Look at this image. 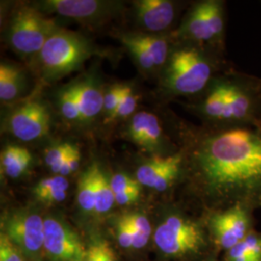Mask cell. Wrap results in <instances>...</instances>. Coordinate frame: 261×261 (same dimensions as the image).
I'll use <instances>...</instances> for the list:
<instances>
[{
  "instance_id": "7",
  "label": "cell",
  "mask_w": 261,
  "mask_h": 261,
  "mask_svg": "<svg viewBox=\"0 0 261 261\" xmlns=\"http://www.w3.org/2000/svg\"><path fill=\"white\" fill-rule=\"evenodd\" d=\"M44 249L56 261H84L86 254L77 234L55 218L45 220Z\"/></svg>"
},
{
  "instance_id": "13",
  "label": "cell",
  "mask_w": 261,
  "mask_h": 261,
  "mask_svg": "<svg viewBox=\"0 0 261 261\" xmlns=\"http://www.w3.org/2000/svg\"><path fill=\"white\" fill-rule=\"evenodd\" d=\"M95 167V196L96 204L95 212L98 214H103L110 211L115 203V194L112 190L111 181L103 174L98 165L94 164Z\"/></svg>"
},
{
  "instance_id": "27",
  "label": "cell",
  "mask_w": 261,
  "mask_h": 261,
  "mask_svg": "<svg viewBox=\"0 0 261 261\" xmlns=\"http://www.w3.org/2000/svg\"><path fill=\"white\" fill-rule=\"evenodd\" d=\"M211 226H212L217 242L219 243V245L222 246L224 249L230 250L235 245L241 242L235 236V234L225 224H223L216 216H214L211 220Z\"/></svg>"
},
{
  "instance_id": "5",
  "label": "cell",
  "mask_w": 261,
  "mask_h": 261,
  "mask_svg": "<svg viewBox=\"0 0 261 261\" xmlns=\"http://www.w3.org/2000/svg\"><path fill=\"white\" fill-rule=\"evenodd\" d=\"M154 241L164 253L177 256L199 250L203 238L196 224L178 216H170L157 227Z\"/></svg>"
},
{
  "instance_id": "6",
  "label": "cell",
  "mask_w": 261,
  "mask_h": 261,
  "mask_svg": "<svg viewBox=\"0 0 261 261\" xmlns=\"http://www.w3.org/2000/svg\"><path fill=\"white\" fill-rule=\"evenodd\" d=\"M4 234L8 236L19 251L35 257L45 240V220L35 213L21 212L11 215L4 222Z\"/></svg>"
},
{
  "instance_id": "9",
  "label": "cell",
  "mask_w": 261,
  "mask_h": 261,
  "mask_svg": "<svg viewBox=\"0 0 261 261\" xmlns=\"http://www.w3.org/2000/svg\"><path fill=\"white\" fill-rule=\"evenodd\" d=\"M44 6L49 12L80 20L102 19L112 12V2L96 0H47Z\"/></svg>"
},
{
  "instance_id": "30",
  "label": "cell",
  "mask_w": 261,
  "mask_h": 261,
  "mask_svg": "<svg viewBox=\"0 0 261 261\" xmlns=\"http://www.w3.org/2000/svg\"><path fill=\"white\" fill-rule=\"evenodd\" d=\"M0 261H23L19 248L4 233L0 236Z\"/></svg>"
},
{
  "instance_id": "11",
  "label": "cell",
  "mask_w": 261,
  "mask_h": 261,
  "mask_svg": "<svg viewBox=\"0 0 261 261\" xmlns=\"http://www.w3.org/2000/svg\"><path fill=\"white\" fill-rule=\"evenodd\" d=\"M129 135L134 142L143 148H156L162 139V128L158 117L147 112L134 115L130 122Z\"/></svg>"
},
{
  "instance_id": "28",
  "label": "cell",
  "mask_w": 261,
  "mask_h": 261,
  "mask_svg": "<svg viewBox=\"0 0 261 261\" xmlns=\"http://www.w3.org/2000/svg\"><path fill=\"white\" fill-rule=\"evenodd\" d=\"M138 106V96L133 93L130 87L127 88L118 107L109 115V120H114L119 117H127L135 112Z\"/></svg>"
},
{
  "instance_id": "39",
  "label": "cell",
  "mask_w": 261,
  "mask_h": 261,
  "mask_svg": "<svg viewBox=\"0 0 261 261\" xmlns=\"http://www.w3.org/2000/svg\"><path fill=\"white\" fill-rule=\"evenodd\" d=\"M80 160H81V153H80L79 148L75 147V150L72 152V154L68 158L64 168H62V170L60 171V173H59L60 176H66V175H69L70 173L75 171L79 168Z\"/></svg>"
},
{
  "instance_id": "1",
  "label": "cell",
  "mask_w": 261,
  "mask_h": 261,
  "mask_svg": "<svg viewBox=\"0 0 261 261\" xmlns=\"http://www.w3.org/2000/svg\"><path fill=\"white\" fill-rule=\"evenodd\" d=\"M208 187L218 194H244L261 188V134L235 129L213 137L196 154Z\"/></svg>"
},
{
  "instance_id": "2",
  "label": "cell",
  "mask_w": 261,
  "mask_h": 261,
  "mask_svg": "<svg viewBox=\"0 0 261 261\" xmlns=\"http://www.w3.org/2000/svg\"><path fill=\"white\" fill-rule=\"evenodd\" d=\"M90 56L91 48L84 38L58 28L39 53L45 73L55 77L75 71Z\"/></svg>"
},
{
  "instance_id": "32",
  "label": "cell",
  "mask_w": 261,
  "mask_h": 261,
  "mask_svg": "<svg viewBox=\"0 0 261 261\" xmlns=\"http://www.w3.org/2000/svg\"><path fill=\"white\" fill-rule=\"evenodd\" d=\"M116 232H117V240L121 247L125 249L133 248V244H134L133 228L130 224L126 221L124 216L121 217L117 222Z\"/></svg>"
},
{
  "instance_id": "19",
  "label": "cell",
  "mask_w": 261,
  "mask_h": 261,
  "mask_svg": "<svg viewBox=\"0 0 261 261\" xmlns=\"http://www.w3.org/2000/svg\"><path fill=\"white\" fill-rule=\"evenodd\" d=\"M172 156L152 159L141 165L137 171V180L143 186L153 188L160 174L168 167Z\"/></svg>"
},
{
  "instance_id": "36",
  "label": "cell",
  "mask_w": 261,
  "mask_h": 261,
  "mask_svg": "<svg viewBox=\"0 0 261 261\" xmlns=\"http://www.w3.org/2000/svg\"><path fill=\"white\" fill-rule=\"evenodd\" d=\"M242 241L252 259L261 261V238L253 234H250L247 235Z\"/></svg>"
},
{
  "instance_id": "33",
  "label": "cell",
  "mask_w": 261,
  "mask_h": 261,
  "mask_svg": "<svg viewBox=\"0 0 261 261\" xmlns=\"http://www.w3.org/2000/svg\"><path fill=\"white\" fill-rule=\"evenodd\" d=\"M111 185L114 194H119L128 192L133 189L140 188V184L138 180L129 177L123 173H117L111 179Z\"/></svg>"
},
{
  "instance_id": "37",
  "label": "cell",
  "mask_w": 261,
  "mask_h": 261,
  "mask_svg": "<svg viewBox=\"0 0 261 261\" xmlns=\"http://www.w3.org/2000/svg\"><path fill=\"white\" fill-rule=\"evenodd\" d=\"M227 257L228 261H255L253 260L252 256L249 254L243 241L238 243L233 248L228 250Z\"/></svg>"
},
{
  "instance_id": "18",
  "label": "cell",
  "mask_w": 261,
  "mask_h": 261,
  "mask_svg": "<svg viewBox=\"0 0 261 261\" xmlns=\"http://www.w3.org/2000/svg\"><path fill=\"white\" fill-rule=\"evenodd\" d=\"M216 217L225 224L240 241L247 236L249 220L241 207L236 206L225 212L216 215Z\"/></svg>"
},
{
  "instance_id": "24",
  "label": "cell",
  "mask_w": 261,
  "mask_h": 261,
  "mask_svg": "<svg viewBox=\"0 0 261 261\" xmlns=\"http://www.w3.org/2000/svg\"><path fill=\"white\" fill-rule=\"evenodd\" d=\"M60 110L62 115L70 121H83L80 106L71 87H68L60 95Z\"/></svg>"
},
{
  "instance_id": "26",
  "label": "cell",
  "mask_w": 261,
  "mask_h": 261,
  "mask_svg": "<svg viewBox=\"0 0 261 261\" xmlns=\"http://www.w3.org/2000/svg\"><path fill=\"white\" fill-rule=\"evenodd\" d=\"M201 4L214 37L221 35L224 30V18L221 4L216 1H205Z\"/></svg>"
},
{
  "instance_id": "40",
  "label": "cell",
  "mask_w": 261,
  "mask_h": 261,
  "mask_svg": "<svg viewBox=\"0 0 261 261\" xmlns=\"http://www.w3.org/2000/svg\"><path fill=\"white\" fill-rule=\"evenodd\" d=\"M66 197H67V191L55 190V191H51L46 195L39 197L38 199L40 201L46 203V204H53V203H57V202L63 201Z\"/></svg>"
},
{
  "instance_id": "38",
  "label": "cell",
  "mask_w": 261,
  "mask_h": 261,
  "mask_svg": "<svg viewBox=\"0 0 261 261\" xmlns=\"http://www.w3.org/2000/svg\"><path fill=\"white\" fill-rule=\"evenodd\" d=\"M140 188L133 189L128 192L119 193L115 195V203L119 205H129L137 201L140 197Z\"/></svg>"
},
{
  "instance_id": "29",
  "label": "cell",
  "mask_w": 261,
  "mask_h": 261,
  "mask_svg": "<svg viewBox=\"0 0 261 261\" xmlns=\"http://www.w3.org/2000/svg\"><path fill=\"white\" fill-rule=\"evenodd\" d=\"M69 183L64 176H55V177L45 178L38 183L33 190L35 196L39 198L47 193L55 190H64L68 191Z\"/></svg>"
},
{
  "instance_id": "20",
  "label": "cell",
  "mask_w": 261,
  "mask_h": 261,
  "mask_svg": "<svg viewBox=\"0 0 261 261\" xmlns=\"http://www.w3.org/2000/svg\"><path fill=\"white\" fill-rule=\"evenodd\" d=\"M205 112L211 117L220 120H231L227 109L224 85L216 87L206 99Z\"/></svg>"
},
{
  "instance_id": "31",
  "label": "cell",
  "mask_w": 261,
  "mask_h": 261,
  "mask_svg": "<svg viewBox=\"0 0 261 261\" xmlns=\"http://www.w3.org/2000/svg\"><path fill=\"white\" fill-rule=\"evenodd\" d=\"M128 86L116 85L110 89V91L105 95L103 98V108L109 115L118 107L124 94L126 92Z\"/></svg>"
},
{
  "instance_id": "21",
  "label": "cell",
  "mask_w": 261,
  "mask_h": 261,
  "mask_svg": "<svg viewBox=\"0 0 261 261\" xmlns=\"http://www.w3.org/2000/svg\"><path fill=\"white\" fill-rule=\"evenodd\" d=\"M124 218L130 224L134 232V244L133 248L141 249L146 246L151 236V224L146 217L143 215L133 214L125 215Z\"/></svg>"
},
{
  "instance_id": "41",
  "label": "cell",
  "mask_w": 261,
  "mask_h": 261,
  "mask_svg": "<svg viewBox=\"0 0 261 261\" xmlns=\"http://www.w3.org/2000/svg\"><path fill=\"white\" fill-rule=\"evenodd\" d=\"M84 261H103L101 257L99 242L95 243L92 246L89 247L88 250H86V254Z\"/></svg>"
},
{
  "instance_id": "8",
  "label": "cell",
  "mask_w": 261,
  "mask_h": 261,
  "mask_svg": "<svg viewBox=\"0 0 261 261\" xmlns=\"http://www.w3.org/2000/svg\"><path fill=\"white\" fill-rule=\"evenodd\" d=\"M49 123L50 116L47 108L40 102L31 101L13 112L9 128L17 139L31 141L45 137L49 130Z\"/></svg>"
},
{
  "instance_id": "17",
  "label": "cell",
  "mask_w": 261,
  "mask_h": 261,
  "mask_svg": "<svg viewBox=\"0 0 261 261\" xmlns=\"http://www.w3.org/2000/svg\"><path fill=\"white\" fill-rule=\"evenodd\" d=\"M185 28L190 37L194 38L196 40L207 41L214 38L206 19L205 12L201 3L197 5L192 12L190 18L187 20Z\"/></svg>"
},
{
  "instance_id": "25",
  "label": "cell",
  "mask_w": 261,
  "mask_h": 261,
  "mask_svg": "<svg viewBox=\"0 0 261 261\" xmlns=\"http://www.w3.org/2000/svg\"><path fill=\"white\" fill-rule=\"evenodd\" d=\"M121 40L123 44L130 50L132 56L135 57V59L140 64V67H142L143 69H151L155 67L148 51L137 40L136 36L125 35L122 36Z\"/></svg>"
},
{
  "instance_id": "42",
  "label": "cell",
  "mask_w": 261,
  "mask_h": 261,
  "mask_svg": "<svg viewBox=\"0 0 261 261\" xmlns=\"http://www.w3.org/2000/svg\"><path fill=\"white\" fill-rule=\"evenodd\" d=\"M100 252H101V257L103 261H116V257L114 252L109 245V243L106 241H100Z\"/></svg>"
},
{
  "instance_id": "34",
  "label": "cell",
  "mask_w": 261,
  "mask_h": 261,
  "mask_svg": "<svg viewBox=\"0 0 261 261\" xmlns=\"http://www.w3.org/2000/svg\"><path fill=\"white\" fill-rule=\"evenodd\" d=\"M32 161V156L28 149H24L19 158L9 168L4 169L5 173L11 178H18L29 168Z\"/></svg>"
},
{
  "instance_id": "15",
  "label": "cell",
  "mask_w": 261,
  "mask_h": 261,
  "mask_svg": "<svg viewBox=\"0 0 261 261\" xmlns=\"http://www.w3.org/2000/svg\"><path fill=\"white\" fill-rule=\"evenodd\" d=\"M77 202L85 212L95 211V167L92 165L79 180L77 185Z\"/></svg>"
},
{
  "instance_id": "3",
  "label": "cell",
  "mask_w": 261,
  "mask_h": 261,
  "mask_svg": "<svg viewBox=\"0 0 261 261\" xmlns=\"http://www.w3.org/2000/svg\"><path fill=\"white\" fill-rule=\"evenodd\" d=\"M211 75L209 63L197 50L180 49L174 53L167 71V85L178 94H195L201 91Z\"/></svg>"
},
{
  "instance_id": "22",
  "label": "cell",
  "mask_w": 261,
  "mask_h": 261,
  "mask_svg": "<svg viewBox=\"0 0 261 261\" xmlns=\"http://www.w3.org/2000/svg\"><path fill=\"white\" fill-rule=\"evenodd\" d=\"M75 147V145L64 142L47 149L45 156L47 166L55 173L59 174Z\"/></svg>"
},
{
  "instance_id": "4",
  "label": "cell",
  "mask_w": 261,
  "mask_h": 261,
  "mask_svg": "<svg viewBox=\"0 0 261 261\" xmlns=\"http://www.w3.org/2000/svg\"><path fill=\"white\" fill-rule=\"evenodd\" d=\"M56 28L53 20L43 17L36 10L22 8L12 19L10 44L23 55L40 53Z\"/></svg>"
},
{
  "instance_id": "35",
  "label": "cell",
  "mask_w": 261,
  "mask_h": 261,
  "mask_svg": "<svg viewBox=\"0 0 261 261\" xmlns=\"http://www.w3.org/2000/svg\"><path fill=\"white\" fill-rule=\"evenodd\" d=\"M25 148L15 146V145H8L1 153V167L3 169H6L12 166L19 156L22 154Z\"/></svg>"
},
{
  "instance_id": "12",
  "label": "cell",
  "mask_w": 261,
  "mask_h": 261,
  "mask_svg": "<svg viewBox=\"0 0 261 261\" xmlns=\"http://www.w3.org/2000/svg\"><path fill=\"white\" fill-rule=\"evenodd\" d=\"M80 106L83 119H91L98 115L103 108V96L101 90L91 82L86 81L71 86Z\"/></svg>"
},
{
  "instance_id": "16",
  "label": "cell",
  "mask_w": 261,
  "mask_h": 261,
  "mask_svg": "<svg viewBox=\"0 0 261 261\" xmlns=\"http://www.w3.org/2000/svg\"><path fill=\"white\" fill-rule=\"evenodd\" d=\"M21 75L19 70L13 66H0V98L2 101L14 100L20 90Z\"/></svg>"
},
{
  "instance_id": "14",
  "label": "cell",
  "mask_w": 261,
  "mask_h": 261,
  "mask_svg": "<svg viewBox=\"0 0 261 261\" xmlns=\"http://www.w3.org/2000/svg\"><path fill=\"white\" fill-rule=\"evenodd\" d=\"M224 95L231 120L246 119L251 110V102L248 96L239 88L232 85H224Z\"/></svg>"
},
{
  "instance_id": "23",
  "label": "cell",
  "mask_w": 261,
  "mask_h": 261,
  "mask_svg": "<svg viewBox=\"0 0 261 261\" xmlns=\"http://www.w3.org/2000/svg\"><path fill=\"white\" fill-rule=\"evenodd\" d=\"M137 40L148 51L155 66L163 65L168 56V42L163 38L153 36H139L136 35Z\"/></svg>"
},
{
  "instance_id": "10",
  "label": "cell",
  "mask_w": 261,
  "mask_h": 261,
  "mask_svg": "<svg viewBox=\"0 0 261 261\" xmlns=\"http://www.w3.org/2000/svg\"><path fill=\"white\" fill-rule=\"evenodd\" d=\"M137 14L141 24L151 31L168 28L174 19V7L167 0H141L137 3Z\"/></svg>"
}]
</instances>
